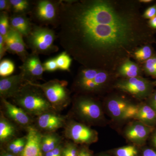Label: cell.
<instances>
[{
  "label": "cell",
  "instance_id": "cell-45",
  "mask_svg": "<svg viewBox=\"0 0 156 156\" xmlns=\"http://www.w3.org/2000/svg\"><path fill=\"white\" fill-rule=\"evenodd\" d=\"M3 156H15L14 155H13L11 154H4Z\"/></svg>",
  "mask_w": 156,
  "mask_h": 156
},
{
  "label": "cell",
  "instance_id": "cell-10",
  "mask_svg": "<svg viewBox=\"0 0 156 156\" xmlns=\"http://www.w3.org/2000/svg\"><path fill=\"white\" fill-rule=\"evenodd\" d=\"M26 81L21 73L16 75L1 78L0 80V95L1 98L7 99L13 98L19 92Z\"/></svg>",
  "mask_w": 156,
  "mask_h": 156
},
{
  "label": "cell",
  "instance_id": "cell-43",
  "mask_svg": "<svg viewBox=\"0 0 156 156\" xmlns=\"http://www.w3.org/2000/svg\"><path fill=\"white\" fill-rule=\"evenodd\" d=\"M140 2L149 3L152 2L151 0H140Z\"/></svg>",
  "mask_w": 156,
  "mask_h": 156
},
{
  "label": "cell",
  "instance_id": "cell-20",
  "mask_svg": "<svg viewBox=\"0 0 156 156\" xmlns=\"http://www.w3.org/2000/svg\"><path fill=\"white\" fill-rule=\"evenodd\" d=\"M135 119L144 124H152L156 121V112L149 105H143L139 107Z\"/></svg>",
  "mask_w": 156,
  "mask_h": 156
},
{
  "label": "cell",
  "instance_id": "cell-2",
  "mask_svg": "<svg viewBox=\"0 0 156 156\" xmlns=\"http://www.w3.org/2000/svg\"><path fill=\"white\" fill-rule=\"evenodd\" d=\"M13 98L30 115L38 117L54 110L41 89L30 82H26Z\"/></svg>",
  "mask_w": 156,
  "mask_h": 156
},
{
  "label": "cell",
  "instance_id": "cell-14",
  "mask_svg": "<svg viewBox=\"0 0 156 156\" xmlns=\"http://www.w3.org/2000/svg\"><path fill=\"white\" fill-rule=\"evenodd\" d=\"M37 123L40 129L52 133L64 126L65 119L64 117L50 112L39 116Z\"/></svg>",
  "mask_w": 156,
  "mask_h": 156
},
{
  "label": "cell",
  "instance_id": "cell-18",
  "mask_svg": "<svg viewBox=\"0 0 156 156\" xmlns=\"http://www.w3.org/2000/svg\"><path fill=\"white\" fill-rule=\"evenodd\" d=\"M130 103L121 98H113L107 102V108L112 116L116 119L122 120L126 109Z\"/></svg>",
  "mask_w": 156,
  "mask_h": 156
},
{
  "label": "cell",
  "instance_id": "cell-7",
  "mask_svg": "<svg viewBox=\"0 0 156 156\" xmlns=\"http://www.w3.org/2000/svg\"><path fill=\"white\" fill-rule=\"evenodd\" d=\"M66 136L74 142L80 144H90L97 141L98 133L88 126L74 121L66 124L65 130Z\"/></svg>",
  "mask_w": 156,
  "mask_h": 156
},
{
  "label": "cell",
  "instance_id": "cell-1",
  "mask_svg": "<svg viewBox=\"0 0 156 156\" xmlns=\"http://www.w3.org/2000/svg\"><path fill=\"white\" fill-rule=\"evenodd\" d=\"M139 5L126 0L60 1L59 44L83 67L118 69L148 41Z\"/></svg>",
  "mask_w": 156,
  "mask_h": 156
},
{
  "label": "cell",
  "instance_id": "cell-19",
  "mask_svg": "<svg viewBox=\"0 0 156 156\" xmlns=\"http://www.w3.org/2000/svg\"><path fill=\"white\" fill-rule=\"evenodd\" d=\"M15 127L9 120L1 115L0 119V141L4 143L9 141L15 135Z\"/></svg>",
  "mask_w": 156,
  "mask_h": 156
},
{
  "label": "cell",
  "instance_id": "cell-31",
  "mask_svg": "<svg viewBox=\"0 0 156 156\" xmlns=\"http://www.w3.org/2000/svg\"><path fill=\"white\" fill-rule=\"evenodd\" d=\"M43 65L45 71L53 72L58 69L55 57L47 59Z\"/></svg>",
  "mask_w": 156,
  "mask_h": 156
},
{
  "label": "cell",
  "instance_id": "cell-6",
  "mask_svg": "<svg viewBox=\"0 0 156 156\" xmlns=\"http://www.w3.org/2000/svg\"><path fill=\"white\" fill-rule=\"evenodd\" d=\"M60 1L40 0L36 2L34 14L38 21L44 24L57 26Z\"/></svg>",
  "mask_w": 156,
  "mask_h": 156
},
{
  "label": "cell",
  "instance_id": "cell-34",
  "mask_svg": "<svg viewBox=\"0 0 156 156\" xmlns=\"http://www.w3.org/2000/svg\"><path fill=\"white\" fill-rule=\"evenodd\" d=\"M11 10L10 0H0V11L1 12H9Z\"/></svg>",
  "mask_w": 156,
  "mask_h": 156
},
{
  "label": "cell",
  "instance_id": "cell-26",
  "mask_svg": "<svg viewBox=\"0 0 156 156\" xmlns=\"http://www.w3.org/2000/svg\"><path fill=\"white\" fill-rule=\"evenodd\" d=\"M10 29V18L8 13L6 12H1L0 14V35L5 38Z\"/></svg>",
  "mask_w": 156,
  "mask_h": 156
},
{
  "label": "cell",
  "instance_id": "cell-13",
  "mask_svg": "<svg viewBox=\"0 0 156 156\" xmlns=\"http://www.w3.org/2000/svg\"><path fill=\"white\" fill-rule=\"evenodd\" d=\"M2 100L5 113L9 118L20 126L30 127L32 122L30 115L21 108L12 104L6 99L2 98Z\"/></svg>",
  "mask_w": 156,
  "mask_h": 156
},
{
  "label": "cell",
  "instance_id": "cell-40",
  "mask_svg": "<svg viewBox=\"0 0 156 156\" xmlns=\"http://www.w3.org/2000/svg\"><path fill=\"white\" fill-rule=\"evenodd\" d=\"M151 107L156 112V93L152 98L151 101Z\"/></svg>",
  "mask_w": 156,
  "mask_h": 156
},
{
  "label": "cell",
  "instance_id": "cell-21",
  "mask_svg": "<svg viewBox=\"0 0 156 156\" xmlns=\"http://www.w3.org/2000/svg\"><path fill=\"white\" fill-rule=\"evenodd\" d=\"M118 71L120 75L128 79L138 77L140 70L136 63L128 59L120 66Z\"/></svg>",
  "mask_w": 156,
  "mask_h": 156
},
{
  "label": "cell",
  "instance_id": "cell-23",
  "mask_svg": "<svg viewBox=\"0 0 156 156\" xmlns=\"http://www.w3.org/2000/svg\"><path fill=\"white\" fill-rule=\"evenodd\" d=\"M10 2L14 14H26L30 9V2L27 0H10Z\"/></svg>",
  "mask_w": 156,
  "mask_h": 156
},
{
  "label": "cell",
  "instance_id": "cell-33",
  "mask_svg": "<svg viewBox=\"0 0 156 156\" xmlns=\"http://www.w3.org/2000/svg\"><path fill=\"white\" fill-rule=\"evenodd\" d=\"M145 19H151L156 16V4L148 8L142 15Z\"/></svg>",
  "mask_w": 156,
  "mask_h": 156
},
{
  "label": "cell",
  "instance_id": "cell-42",
  "mask_svg": "<svg viewBox=\"0 0 156 156\" xmlns=\"http://www.w3.org/2000/svg\"><path fill=\"white\" fill-rule=\"evenodd\" d=\"M45 156H55L53 154V152H52V151H51L48 152L47 153L45 154Z\"/></svg>",
  "mask_w": 156,
  "mask_h": 156
},
{
  "label": "cell",
  "instance_id": "cell-46",
  "mask_svg": "<svg viewBox=\"0 0 156 156\" xmlns=\"http://www.w3.org/2000/svg\"><path fill=\"white\" fill-rule=\"evenodd\" d=\"M106 156V155H104V156Z\"/></svg>",
  "mask_w": 156,
  "mask_h": 156
},
{
  "label": "cell",
  "instance_id": "cell-28",
  "mask_svg": "<svg viewBox=\"0 0 156 156\" xmlns=\"http://www.w3.org/2000/svg\"><path fill=\"white\" fill-rule=\"evenodd\" d=\"M115 154L116 156H137L138 151L134 146H127L117 149Z\"/></svg>",
  "mask_w": 156,
  "mask_h": 156
},
{
  "label": "cell",
  "instance_id": "cell-4",
  "mask_svg": "<svg viewBox=\"0 0 156 156\" xmlns=\"http://www.w3.org/2000/svg\"><path fill=\"white\" fill-rule=\"evenodd\" d=\"M28 82L41 89L54 109L64 108L69 103L70 96L67 81L54 79L44 84Z\"/></svg>",
  "mask_w": 156,
  "mask_h": 156
},
{
  "label": "cell",
  "instance_id": "cell-41",
  "mask_svg": "<svg viewBox=\"0 0 156 156\" xmlns=\"http://www.w3.org/2000/svg\"><path fill=\"white\" fill-rule=\"evenodd\" d=\"M149 24L151 27L156 29V16L150 19L149 22Z\"/></svg>",
  "mask_w": 156,
  "mask_h": 156
},
{
  "label": "cell",
  "instance_id": "cell-25",
  "mask_svg": "<svg viewBox=\"0 0 156 156\" xmlns=\"http://www.w3.org/2000/svg\"><path fill=\"white\" fill-rule=\"evenodd\" d=\"M15 64L12 60L4 59L0 62V76L2 78L11 76L15 70Z\"/></svg>",
  "mask_w": 156,
  "mask_h": 156
},
{
  "label": "cell",
  "instance_id": "cell-22",
  "mask_svg": "<svg viewBox=\"0 0 156 156\" xmlns=\"http://www.w3.org/2000/svg\"><path fill=\"white\" fill-rule=\"evenodd\" d=\"M60 142L59 136L52 133L42 136V149L43 153H47L58 147Z\"/></svg>",
  "mask_w": 156,
  "mask_h": 156
},
{
  "label": "cell",
  "instance_id": "cell-29",
  "mask_svg": "<svg viewBox=\"0 0 156 156\" xmlns=\"http://www.w3.org/2000/svg\"><path fill=\"white\" fill-rule=\"evenodd\" d=\"M144 68L147 74L156 76V56L151 57L146 61Z\"/></svg>",
  "mask_w": 156,
  "mask_h": 156
},
{
  "label": "cell",
  "instance_id": "cell-12",
  "mask_svg": "<svg viewBox=\"0 0 156 156\" xmlns=\"http://www.w3.org/2000/svg\"><path fill=\"white\" fill-rule=\"evenodd\" d=\"M27 131L25 147L20 155L43 156L41 145L43 135L36 128L31 126L27 128Z\"/></svg>",
  "mask_w": 156,
  "mask_h": 156
},
{
  "label": "cell",
  "instance_id": "cell-3",
  "mask_svg": "<svg viewBox=\"0 0 156 156\" xmlns=\"http://www.w3.org/2000/svg\"><path fill=\"white\" fill-rule=\"evenodd\" d=\"M56 37L53 30L33 25L30 34L26 37L27 43L32 53L49 55L58 51V47L54 44Z\"/></svg>",
  "mask_w": 156,
  "mask_h": 156
},
{
  "label": "cell",
  "instance_id": "cell-39",
  "mask_svg": "<svg viewBox=\"0 0 156 156\" xmlns=\"http://www.w3.org/2000/svg\"><path fill=\"white\" fill-rule=\"evenodd\" d=\"M78 156H92V154L88 150L83 148L79 151Z\"/></svg>",
  "mask_w": 156,
  "mask_h": 156
},
{
  "label": "cell",
  "instance_id": "cell-15",
  "mask_svg": "<svg viewBox=\"0 0 156 156\" xmlns=\"http://www.w3.org/2000/svg\"><path fill=\"white\" fill-rule=\"evenodd\" d=\"M108 78V73L100 70L95 78L82 83H74L73 86L75 89L83 92H96L106 83Z\"/></svg>",
  "mask_w": 156,
  "mask_h": 156
},
{
  "label": "cell",
  "instance_id": "cell-5",
  "mask_svg": "<svg viewBox=\"0 0 156 156\" xmlns=\"http://www.w3.org/2000/svg\"><path fill=\"white\" fill-rule=\"evenodd\" d=\"M73 110L78 116L88 122L96 123L102 117V112L100 105L89 98H77L74 102Z\"/></svg>",
  "mask_w": 156,
  "mask_h": 156
},
{
  "label": "cell",
  "instance_id": "cell-17",
  "mask_svg": "<svg viewBox=\"0 0 156 156\" xmlns=\"http://www.w3.org/2000/svg\"><path fill=\"white\" fill-rule=\"evenodd\" d=\"M149 133V128L141 122L134 123L128 127L125 134L127 138L131 141L141 143L146 140Z\"/></svg>",
  "mask_w": 156,
  "mask_h": 156
},
{
  "label": "cell",
  "instance_id": "cell-11",
  "mask_svg": "<svg viewBox=\"0 0 156 156\" xmlns=\"http://www.w3.org/2000/svg\"><path fill=\"white\" fill-rule=\"evenodd\" d=\"M5 39L7 51L16 54L22 62L24 61L29 54L27 51L22 35L11 28Z\"/></svg>",
  "mask_w": 156,
  "mask_h": 156
},
{
  "label": "cell",
  "instance_id": "cell-36",
  "mask_svg": "<svg viewBox=\"0 0 156 156\" xmlns=\"http://www.w3.org/2000/svg\"><path fill=\"white\" fill-rule=\"evenodd\" d=\"M7 51L5 39L0 35V59H2Z\"/></svg>",
  "mask_w": 156,
  "mask_h": 156
},
{
  "label": "cell",
  "instance_id": "cell-24",
  "mask_svg": "<svg viewBox=\"0 0 156 156\" xmlns=\"http://www.w3.org/2000/svg\"><path fill=\"white\" fill-rule=\"evenodd\" d=\"M55 57L58 69L69 71L70 67L72 62V58L66 51H63Z\"/></svg>",
  "mask_w": 156,
  "mask_h": 156
},
{
  "label": "cell",
  "instance_id": "cell-8",
  "mask_svg": "<svg viewBox=\"0 0 156 156\" xmlns=\"http://www.w3.org/2000/svg\"><path fill=\"white\" fill-rule=\"evenodd\" d=\"M118 89L134 95L137 98H142L147 96L151 90V85L147 81L138 77L128 78L117 83Z\"/></svg>",
  "mask_w": 156,
  "mask_h": 156
},
{
  "label": "cell",
  "instance_id": "cell-16",
  "mask_svg": "<svg viewBox=\"0 0 156 156\" xmlns=\"http://www.w3.org/2000/svg\"><path fill=\"white\" fill-rule=\"evenodd\" d=\"M10 23L11 28L26 37L30 34L33 27L26 14H14L10 18Z\"/></svg>",
  "mask_w": 156,
  "mask_h": 156
},
{
  "label": "cell",
  "instance_id": "cell-44",
  "mask_svg": "<svg viewBox=\"0 0 156 156\" xmlns=\"http://www.w3.org/2000/svg\"><path fill=\"white\" fill-rule=\"evenodd\" d=\"M153 142L155 146L156 147V134H155V135L154 136Z\"/></svg>",
  "mask_w": 156,
  "mask_h": 156
},
{
  "label": "cell",
  "instance_id": "cell-30",
  "mask_svg": "<svg viewBox=\"0 0 156 156\" xmlns=\"http://www.w3.org/2000/svg\"><path fill=\"white\" fill-rule=\"evenodd\" d=\"M139 108V106L130 104L124 113L122 120L135 118L138 113Z\"/></svg>",
  "mask_w": 156,
  "mask_h": 156
},
{
  "label": "cell",
  "instance_id": "cell-38",
  "mask_svg": "<svg viewBox=\"0 0 156 156\" xmlns=\"http://www.w3.org/2000/svg\"><path fill=\"white\" fill-rule=\"evenodd\" d=\"M143 156H156V152L150 149H147L144 151Z\"/></svg>",
  "mask_w": 156,
  "mask_h": 156
},
{
  "label": "cell",
  "instance_id": "cell-35",
  "mask_svg": "<svg viewBox=\"0 0 156 156\" xmlns=\"http://www.w3.org/2000/svg\"><path fill=\"white\" fill-rule=\"evenodd\" d=\"M26 143V137H22L21 138L20 142L18 144V146L13 152V154H21L23 151L24 150Z\"/></svg>",
  "mask_w": 156,
  "mask_h": 156
},
{
  "label": "cell",
  "instance_id": "cell-9",
  "mask_svg": "<svg viewBox=\"0 0 156 156\" xmlns=\"http://www.w3.org/2000/svg\"><path fill=\"white\" fill-rule=\"evenodd\" d=\"M19 68L26 82L41 80L45 71L38 55L33 53L29 54Z\"/></svg>",
  "mask_w": 156,
  "mask_h": 156
},
{
  "label": "cell",
  "instance_id": "cell-37",
  "mask_svg": "<svg viewBox=\"0 0 156 156\" xmlns=\"http://www.w3.org/2000/svg\"><path fill=\"white\" fill-rule=\"evenodd\" d=\"M21 139V138H18V139L15 140L14 141L11 142L9 144V147H8L9 150L12 152L18 146V144H19L20 143V142Z\"/></svg>",
  "mask_w": 156,
  "mask_h": 156
},
{
  "label": "cell",
  "instance_id": "cell-32",
  "mask_svg": "<svg viewBox=\"0 0 156 156\" xmlns=\"http://www.w3.org/2000/svg\"><path fill=\"white\" fill-rule=\"evenodd\" d=\"M78 153L76 147L73 144H68L62 149V156H78Z\"/></svg>",
  "mask_w": 156,
  "mask_h": 156
},
{
  "label": "cell",
  "instance_id": "cell-27",
  "mask_svg": "<svg viewBox=\"0 0 156 156\" xmlns=\"http://www.w3.org/2000/svg\"><path fill=\"white\" fill-rule=\"evenodd\" d=\"M152 54V51L150 47L148 45H146L135 51L134 56L139 61H147L151 58Z\"/></svg>",
  "mask_w": 156,
  "mask_h": 156
}]
</instances>
